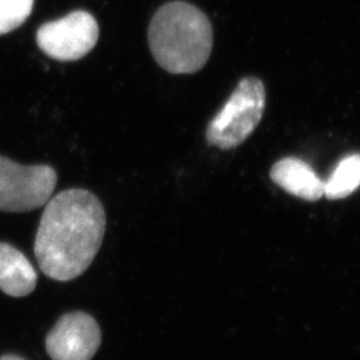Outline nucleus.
Here are the masks:
<instances>
[{
	"mask_svg": "<svg viewBox=\"0 0 360 360\" xmlns=\"http://www.w3.org/2000/svg\"><path fill=\"white\" fill-rule=\"evenodd\" d=\"M105 231V212L94 193L71 188L46 205L35 238V257L44 275L68 282L87 270Z\"/></svg>",
	"mask_w": 360,
	"mask_h": 360,
	"instance_id": "obj_1",
	"label": "nucleus"
},
{
	"mask_svg": "<svg viewBox=\"0 0 360 360\" xmlns=\"http://www.w3.org/2000/svg\"><path fill=\"white\" fill-rule=\"evenodd\" d=\"M148 43L155 60L171 74H193L206 65L214 43L206 16L186 1L160 7L150 23Z\"/></svg>",
	"mask_w": 360,
	"mask_h": 360,
	"instance_id": "obj_2",
	"label": "nucleus"
},
{
	"mask_svg": "<svg viewBox=\"0 0 360 360\" xmlns=\"http://www.w3.org/2000/svg\"><path fill=\"white\" fill-rule=\"evenodd\" d=\"M266 107V89L262 80H240L229 101L207 127V142L220 150H232L245 142L260 123Z\"/></svg>",
	"mask_w": 360,
	"mask_h": 360,
	"instance_id": "obj_3",
	"label": "nucleus"
},
{
	"mask_svg": "<svg viewBox=\"0 0 360 360\" xmlns=\"http://www.w3.org/2000/svg\"><path fill=\"white\" fill-rule=\"evenodd\" d=\"M58 183L50 166H20L0 156V211L27 212L46 206Z\"/></svg>",
	"mask_w": 360,
	"mask_h": 360,
	"instance_id": "obj_4",
	"label": "nucleus"
},
{
	"mask_svg": "<svg viewBox=\"0 0 360 360\" xmlns=\"http://www.w3.org/2000/svg\"><path fill=\"white\" fill-rule=\"evenodd\" d=\"M98 39V23L86 11H74L62 19L49 22L37 32L39 49L60 62L82 59L95 47Z\"/></svg>",
	"mask_w": 360,
	"mask_h": 360,
	"instance_id": "obj_5",
	"label": "nucleus"
},
{
	"mask_svg": "<svg viewBox=\"0 0 360 360\" xmlns=\"http://www.w3.org/2000/svg\"><path fill=\"white\" fill-rule=\"evenodd\" d=\"M101 328L84 312L62 316L47 335L46 348L52 360H91L101 346Z\"/></svg>",
	"mask_w": 360,
	"mask_h": 360,
	"instance_id": "obj_6",
	"label": "nucleus"
},
{
	"mask_svg": "<svg viewBox=\"0 0 360 360\" xmlns=\"http://www.w3.org/2000/svg\"><path fill=\"white\" fill-rule=\"evenodd\" d=\"M271 179L284 191L303 200L315 202L323 196V181L312 167L297 158H283L270 172Z\"/></svg>",
	"mask_w": 360,
	"mask_h": 360,
	"instance_id": "obj_7",
	"label": "nucleus"
},
{
	"mask_svg": "<svg viewBox=\"0 0 360 360\" xmlns=\"http://www.w3.org/2000/svg\"><path fill=\"white\" fill-rule=\"evenodd\" d=\"M38 282V275L23 252L7 243H0V290L7 295H30Z\"/></svg>",
	"mask_w": 360,
	"mask_h": 360,
	"instance_id": "obj_8",
	"label": "nucleus"
},
{
	"mask_svg": "<svg viewBox=\"0 0 360 360\" xmlns=\"http://www.w3.org/2000/svg\"><path fill=\"white\" fill-rule=\"evenodd\" d=\"M360 187V155H348L335 167L330 178L324 181L323 196L339 200L355 193Z\"/></svg>",
	"mask_w": 360,
	"mask_h": 360,
	"instance_id": "obj_9",
	"label": "nucleus"
},
{
	"mask_svg": "<svg viewBox=\"0 0 360 360\" xmlns=\"http://www.w3.org/2000/svg\"><path fill=\"white\" fill-rule=\"evenodd\" d=\"M34 7V0H0V35L22 26Z\"/></svg>",
	"mask_w": 360,
	"mask_h": 360,
	"instance_id": "obj_10",
	"label": "nucleus"
},
{
	"mask_svg": "<svg viewBox=\"0 0 360 360\" xmlns=\"http://www.w3.org/2000/svg\"><path fill=\"white\" fill-rule=\"evenodd\" d=\"M0 360H25L22 359V358H19V356H15V355H4V356H1Z\"/></svg>",
	"mask_w": 360,
	"mask_h": 360,
	"instance_id": "obj_11",
	"label": "nucleus"
}]
</instances>
